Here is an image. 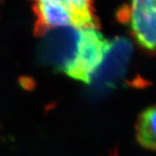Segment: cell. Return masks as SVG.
Masks as SVG:
<instances>
[{"label": "cell", "mask_w": 156, "mask_h": 156, "mask_svg": "<svg viewBox=\"0 0 156 156\" xmlns=\"http://www.w3.org/2000/svg\"><path fill=\"white\" fill-rule=\"evenodd\" d=\"M119 15L140 46L156 51V0H129Z\"/></svg>", "instance_id": "obj_2"}, {"label": "cell", "mask_w": 156, "mask_h": 156, "mask_svg": "<svg viewBox=\"0 0 156 156\" xmlns=\"http://www.w3.org/2000/svg\"><path fill=\"white\" fill-rule=\"evenodd\" d=\"M108 156H119V154H118L117 151L115 150V151H111V152L109 153V155H108Z\"/></svg>", "instance_id": "obj_5"}, {"label": "cell", "mask_w": 156, "mask_h": 156, "mask_svg": "<svg viewBox=\"0 0 156 156\" xmlns=\"http://www.w3.org/2000/svg\"><path fill=\"white\" fill-rule=\"evenodd\" d=\"M33 4H44L67 11L74 19L76 28L98 26L93 10V0H32Z\"/></svg>", "instance_id": "obj_3"}, {"label": "cell", "mask_w": 156, "mask_h": 156, "mask_svg": "<svg viewBox=\"0 0 156 156\" xmlns=\"http://www.w3.org/2000/svg\"><path fill=\"white\" fill-rule=\"evenodd\" d=\"M40 36H44L40 47L41 59L70 77L79 57L82 28H55Z\"/></svg>", "instance_id": "obj_1"}, {"label": "cell", "mask_w": 156, "mask_h": 156, "mask_svg": "<svg viewBox=\"0 0 156 156\" xmlns=\"http://www.w3.org/2000/svg\"><path fill=\"white\" fill-rule=\"evenodd\" d=\"M135 130L137 143L144 149L156 151V105L147 108L140 113Z\"/></svg>", "instance_id": "obj_4"}]
</instances>
